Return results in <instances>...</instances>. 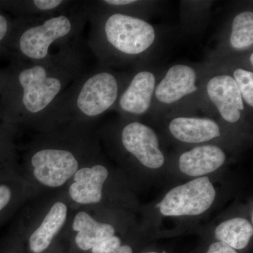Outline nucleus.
I'll return each instance as SVG.
<instances>
[{"mask_svg":"<svg viewBox=\"0 0 253 253\" xmlns=\"http://www.w3.org/2000/svg\"><path fill=\"white\" fill-rule=\"evenodd\" d=\"M110 175L109 168L96 158L78 169L64 188L74 209L93 208L104 201Z\"/></svg>","mask_w":253,"mask_h":253,"instance_id":"nucleus-8","label":"nucleus"},{"mask_svg":"<svg viewBox=\"0 0 253 253\" xmlns=\"http://www.w3.org/2000/svg\"><path fill=\"white\" fill-rule=\"evenodd\" d=\"M19 21V18L11 19L6 15L0 12V51L5 48H9Z\"/></svg>","mask_w":253,"mask_h":253,"instance_id":"nucleus-21","label":"nucleus"},{"mask_svg":"<svg viewBox=\"0 0 253 253\" xmlns=\"http://www.w3.org/2000/svg\"><path fill=\"white\" fill-rule=\"evenodd\" d=\"M234 80L242 99L249 106H253V73L243 68H237L234 72Z\"/></svg>","mask_w":253,"mask_h":253,"instance_id":"nucleus-20","label":"nucleus"},{"mask_svg":"<svg viewBox=\"0 0 253 253\" xmlns=\"http://www.w3.org/2000/svg\"><path fill=\"white\" fill-rule=\"evenodd\" d=\"M116 229L111 223L98 220L88 207L75 208L66 231L75 246L81 251H88L96 245L116 235Z\"/></svg>","mask_w":253,"mask_h":253,"instance_id":"nucleus-10","label":"nucleus"},{"mask_svg":"<svg viewBox=\"0 0 253 253\" xmlns=\"http://www.w3.org/2000/svg\"><path fill=\"white\" fill-rule=\"evenodd\" d=\"M6 80V72H0V94L2 91Z\"/></svg>","mask_w":253,"mask_h":253,"instance_id":"nucleus-26","label":"nucleus"},{"mask_svg":"<svg viewBox=\"0 0 253 253\" xmlns=\"http://www.w3.org/2000/svg\"><path fill=\"white\" fill-rule=\"evenodd\" d=\"M250 62H251V65L253 64V54H251V56H250Z\"/></svg>","mask_w":253,"mask_h":253,"instance_id":"nucleus-27","label":"nucleus"},{"mask_svg":"<svg viewBox=\"0 0 253 253\" xmlns=\"http://www.w3.org/2000/svg\"><path fill=\"white\" fill-rule=\"evenodd\" d=\"M20 175L33 200L62 190L78 169L97 156L91 122H71L38 133L23 150Z\"/></svg>","mask_w":253,"mask_h":253,"instance_id":"nucleus-2","label":"nucleus"},{"mask_svg":"<svg viewBox=\"0 0 253 253\" xmlns=\"http://www.w3.org/2000/svg\"><path fill=\"white\" fill-rule=\"evenodd\" d=\"M10 42L14 58L37 62L49 57L54 44L65 45L79 41L87 21L84 2L75 1L66 11L38 19L19 18Z\"/></svg>","mask_w":253,"mask_h":253,"instance_id":"nucleus-5","label":"nucleus"},{"mask_svg":"<svg viewBox=\"0 0 253 253\" xmlns=\"http://www.w3.org/2000/svg\"><path fill=\"white\" fill-rule=\"evenodd\" d=\"M155 89L156 78L152 73L143 71L136 73L121 93L118 100V108L129 114H144L151 107Z\"/></svg>","mask_w":253,"mask_h":253,"instance_id":"nucleus-13","label":"nucleus"},{"mask_svg":"<svg viewBox=\"0 0 253 253\" xmlns=\"http://www.w3.org/2000/svg\"><path fill=\"white\" fill-rule=\"evenodd\" d=\"M216 191L208 176H201L171 189L158 204L167 217L200 215L212 206Z\"/></svg>","mask_w":253,"mask_h":253,"instance_id":"nucleus-7","label":"nucleus"},{"mask_svg":"<svg viewBox=\"0 0 253 253\" xmlns=\"http://www.w3.org/2000/svg\"><path fill=\"white\" fill-rule=\"evenodd\" d=\"M18 156L10 131L0 126V158Z\"/></svg>","mask_w":253,"mask_h":253,"instance_id":"nucleus-22","label":"nucleus"},{"mask_svg":"<svg viewBox=\"0 0 253 253\" xmlns=\"http://www.w3.org/2000/svg\"><path fill=\"white\" fill-rule=\"evenodd\" d=\"M119 140L124 151L145 167L158 169L164 164L158 136L149 126L139 122L126 123L120 129Z\"/></svg>","mask_w":253,"mask_h":253,"instance_id":"nucleus-9","label":"nucleus"},{"mask_svg":"<svg viewBox=\"0 0 253 253\" xmlns=\"http://www.w3.org/2000/svg\"><path fill=\"white\" fill-rule=\"evenodd\" d=\"M207 93L224 121L230 123L239 121L244 103L233 77L219 75L211 78L207 84Z\"/></svg>","mask_w":253,"mask_h":253,"instance_id":"nucleus-11","label":"nucleus"},{"mask_svg":"<svg viewBox=\"0 0 253 253\" xmlns=\"http://www.w3.org/2000/svg\"><path fill=\"white\" fill-rule=\"evenodd\" d=\"M132 249L128 245H122L118 249L112 250L107 253H132Z\"/></svg>","mask_w":253,"mask_h":253,"instance_id":"nucleus-25","label":"nucleus"},{"mask_svg":"<svg viewBox=\"0 0 253 253\" xmlns=\"http://www.w3.org/2000/svg\"><path fill=\"white\" fill-rule=\"evenodd\" d=\"M122 246L121 238L114 235L101 241L91 249V253H107Z\"/></svg>","mask_w":253,"mask_h":253,"instance_id":"nucleus-23","label":"nucleus"},{"mask_svg":"<svg viewBox=\"0 0 253 253\" xmlns=\"http://www.w3.org/2000/svg\"><path fill=\"white\" fill-rule=\"evenodd\" d=\"M85 5L91 29L89 45L104 62L136 56L149 49L156 39V32L150 23L116 11L98 12Z\"/></svg>","mask_w":253,"mask_h":253,"instance_id":"nucleus-4","label":"nucleus"},{"mask_svg":"<svg viewBox=\"0 0 253 253\" xmlns=\"http://www.w3.org/2000/svg\"><path fill=\"white\" fill-rule=\"evenodd\" d=\"M196 81L194 68L187 65L173 66L156 86L154 93L156 99L163 104H174L197 90Z\"/></svg>","mask_w":253,"mask_h":253,"instance_id":"nucleus-12","label":"nucleus"},{"mask_svg":"<svg viewBox=\"0 0 253 253\" xmlns=\"http://www.w3.org/2000/svg\"><path fill=\"white\" fill-rule=\"evenodd\" d=\"M158 253L156 252H149V253Z\"/></svg>","mask_w":253,"mask_h":253,"instance_id":"nucleus-28","label":"nucleus"},{"mask_svg":"<svg viewBox=\"0 0 253 253\" xmlns=\"http://www.w3.org/2000/svg\"><path fill=\"white\" fill-rule=\"evenodd\" d=\"M74 3V1L65 0H27L7 1L1 4L17 15V18L33 20L63 12Z\"/></svg>","mask_w":253,"mask_h":253,"instance_id":"nucleus-16","label":"nucleus"},{"mask_svg":"<svg viewBox=\"0 0 253 253\" xmlns=\"http://www.w3.org/2000/svg\"><path fill=\"white\" fill-rule=\"evenodd\" d=\"M31 200H33L31 190L22 177L0 184V214L8 208H17Z\"/></svg>","mask_w":253,"mask_h":253,"instance_id":"nucleus-18","label":"nucleus"},{"mask_svg":"<svg viewBox=\"0 0 253 253\" xmlns=\"http://www.w3.org/2000/svg\"><path fill=\"white\" fill-rule=\"evenodd\" d=\"M82 54L78 41L60 46L42 61L14 58L0 94V115L5 123L42 132L51 105L84 72Z\"/></svg>","mask_w":253,"mask_h":253,"instance_id":"nucleus-1","label":"nucleus"},{"mask_svg":"<svg viewBox=\"0 0 253 253\" xmlns=\"http://www.w3.org/2000/svg\"><path fill=\"white\" fill-rule=\"evenodd\" d=\"M230 44L234 49H249L253 44V13L243 11L236 15L231 27Z\"/></svg>","mask_w":253,"mask_h":253,"instance_id":"nucleus-19","label":"nucleus"},{"mask_svg":"<svg viewBox=\"0 0 253 253\" xmlns=\"http://www.w3.org/2000/svg\"><path fill=\"white\" fill-rule=\"evenodd\" d=\"M225 160L226 155L220 148L214 145H204L181 154L179 167L186 175L201 177L217 170Z\"/></svg>","mask_w":253,"mask_h":253,"instance_id":"nucleus-14","label":"nucleus"},{"mask_svg":"<svg viewBox=\"0 0 253 253\" xmlns=\"http://www.w3.org/2000/svg\"><path fill=\"white\" fill-rule=\"evenodd\" d=\"M162 253H166V251H163Z\"/></svg>","mask_w":253,"mask_h":253,"instance_id":"nucleus-29","label":"nucleus"},{"mask_svg":"<svg viewBox=\"0 0 253 253\" xmlns=\"http://www.w3.org/2000/svg\"><path fill=\"white\" fill-rule=\"evenodd\" d=\"M23 211L20 230L32 253H42L65 235L74 208L64 189L34 199Z\"/></svg>","mask_w":253,"mask_h":253,"instance_id":"nucleus-6","label":"nucleus"},{"mask_svg":"<svg viewBox=\"0 0 253 253\" xmlns=\"http://www.w3.org/2000/svg\"><path fill=\"white\" fill-rule=\"evenodd\" d=\"M216 239L234 250L246 249L253 234L252 224L242 217L223 221L214 231Z\"/></svg>","mask_w":253,"mask_h":253,"instance_id":"nucleus-17","label":"nucleus"},{"mask_svg":"<svg viewBox=\"0 0 253 253\" xmlns=\"http://www.w3.org/2000/svg\"><path fill=\"white\" fill-rule=\"evenodd\" d=\"M169 129L176 139L189 144L207 142L221 134L217 123L208 118H176L169 123Z\"/></svg>","mask_w":253,"mask_h":253,"instance_id":"nucleus-15","label":"nucleus"},{"mask_svg":"<svg viewBox=\"0 0 253 253\" xmlns=\"http://www.w3.org/2000/svg\"><path fill=\"white\" fill-rule=\"evenodd\" d=\"M206 253H238L236 250L233 249L230 246H228L221 241L214 243L211 244Z\"/></svg>","mask_w":253,"mask_h":253,"instance_id":"nucleus-24","label":"nucleus"},{"mask_svg":"<svg viewBox=\"0 0 253 253\" xmlns=\"http://www.w3.org/2000/svg\"><path fill=\"white\" fill-rule=\"evenodd\" d=\"M121 87L119 77L109 70L83 72L51 105L42 132L66 123H91L116 104Z\"/></svg>","mask_w":253,"mask_h":253,"instance_id":"nucleus-3","label":"nucleus"}]
</instances>
